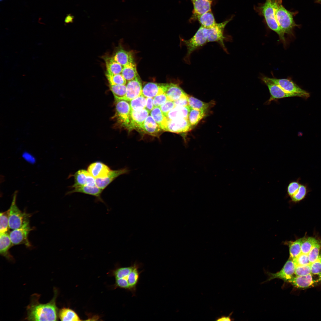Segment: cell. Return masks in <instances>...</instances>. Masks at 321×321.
Returning <instances> with one entry per match:
<instances>
[{
	"label": "cell",
	"instance_id": "6da1fadb",
	"mask_svg": "<svg viewBox=\"0 0 321 321\" xmlns=\"http://www.w3.org/2000/svg\"><path fill=\"white\" fill-rule=\"evenodd\" d=\"M53 298L49 302L40 303V295L35 294L31 298V302L26 307V320L29 321H56L58 316L56 304L57 291L54 288Z\"/></svg>",
	"mask_w": 321,
	"mask_h": 321
},
{
	"label": "cell",
	"instance_id": "7a4b0ae2",
	"mask_svg": "<svg viewBox=\"0 0 321 321\" xmlns=\"http://www.w3.org/2000/svg\"><path fill=\"white\" fill-rule=\"evenodd\" d=\"M141 266V264L136 262L129 266L116 269L114 274L116 286L130 291L133 296L135 295L140 274L143 271L139 270Z\"/></svg>",
	"mask_w": 321,
	"mask_h": 321
},
{
	"label": "cell",
	"instance_id": "3957f363",
	"mask_svg": "<svg viewBox=\"0 0 321 321\" xmlns=\"http://www.w3.org/2000/svg\"><path fill=\"white\" fill-rule=\"evenodd\" d=\"M277 0H266L262 3L259 4L254 7V10L262 16L268 27L278 35L284 45L286 44L284 34L277 22L275 15V10Z\"/></svg>",
	"mask_w": 321,
	"mask_h": 321
},
{
	"label": "cell",
	"instance_id": "277c9868",
	"mask_svg": "<svg viewBox=\"0 0 321 321\" xmlns=\"http://www.w3.org/2000/svg\"><path fill=\"white\" fill-rule=\"evenodd\" d=\"M296 12H291L282 5V0H277L275 10L276 21L284 34L292 35L293 29L299 26L294 20L293 17Z\"/></svg>",
	"mask_w": 321,
	"mask_h": 321
},
{
	"label": "cell",
	"instance_id": "5b68a950",
	"mask_svg": "<svg viewBox=\"0 0 321 321\" xmlns=\"http://www.w3.org/2000/svg\"><path fill=\"white\" fill-rule=\"evenodd\" d=\"M232 19L231 18L222 22L217 23L215 26L210 28H205L201 26L208 42H217L226 53L228 51L224 42L226 40H231V38L224 35V30L226 25Z\"/></svg>",
	"mask_w": 321,
	"mask_h": 321
},
{
	"label": "cell",
	"instance_id": "8992f818",
	"mask_svg": "<svg viewBox=\"0 0 321 321\" xmlns=\"http://www.w3.org/2000/svg\"><path fill=\"white\" fill-rule=\"evenodd\" d=\"M17 193V191L14 192L11 206L8 210L9 228L12 230L21 227L25 221L29 220L31 216L30 214L21 211L16 205Z\"/></svg>",
	"mask_w": 321,
	"mask_h": 321
},
{
	"label": "cell",
	"instance_id": "52a82bcc",
	"mask_svg": "<svg viewBox=\"0 0 321 321\" xmlns=\"http://www.w3.org/2000/svg\"><path fill=\"white\" fill-rule=\"evenodd\" d=\"M125 99H115V114L117 123L120 127L128 130L130 121L131 109L129 102Z\"/></svg>",
	"mask_w": 321,
	"mask_h": 321
},
{
	"label": "cell",
	"instance_id": "ba28073f",
	"mask_svg": "<svg viewBox=\"0 0 321 321\" xmlns=\"http://www.w3.org/2000/svg\"><path fill=\"white\" fill-rule=\"evenodd\" d=\"M180 40L181 44L187 48V53L184 60L189 64L190 63V57L191 54L208 43L201 26L190 39L186 40L181 38Z\"/></svg>",
	"mask_w": 321,
	"mask_h": 321
},
{
	"label": "cell",
	"instance_id": "9c48e42d",
	"mask_svg": "<svg viewBox=\"0 0 321 321\" xmlns=\"http://www.w3.org/2000/svg\"><path fill=\"white\" fill-rule=\"evenodd\" d=\"M268 79L281 87L283 90L294 96L307 98L310 96L309 93L303 89L288 78L278 79L266 77Z\"/></svg>",
	"mask_w": 321,
	"mask_h": 321
},
{
	"label": "cell",
	"instance_id": "30bf717a",
	"mask_svg": "<svg viewBox=\"0 0 321 321\" xmlns=\"http://www.w3.org/2000/svg\"><path fill=\"white\" fill-rule=\"evenodd\" d=\"M31 230L29 220L25 221L20 227L13 229L9 233L12 244L14 245L24 244L27 246H30L31 244L28 237Z\"/></svg>",
	"mask_w": 321,
	"mask_h": 321
},
{
	"label": "cell",
	"instance_id": "8fae6325",
	"mask_svg": "<svg viewBox=\"0 0 321 321\" xmlns=\"http://www.w3.org/2000/svg\"><path fill=\"white\" fill-rule=\"evenodd\" d=\"M296 265L293 259H289L286 262L281 270L276 273H268L269 276L267 281L279 278L286 282L289 281L294 277Z\"/></svg>",
	"mask_w": 321,
	"mask_h": 321
},
{
	"label": "cell",
	"instance_id": "7c38bea8",
	"mask_svg": "<svg viewBox=\"0 0 321 321\" xmlns=\"http://www.w3.org/2000/svg\"><path fill=\"white\" fill-rule=\"evenodd\" d=\"M193 128L188 119H168L165 131L176 133H183L190 131Z\"/></svg>",
	"mask_w": 321,
	"mask_h": 321
},
{
	"label": "cell",
	"instance_id": "4fadbf2b",
	"mask_svg": "<svg viewBox=\"0 0 321 321\" xmlns=\"http://www.w3.org/2000/svg\"><path fill=\"white\" fill-rule=\"evenodd\" d=\"M168 84L145 82L142 86V94L146 97L154 98L165 93Z\"/></svg>",
	"mask_w": 321,
	"mask_h": 321
},
{
	"label": "cell",
	"instance_id": "5bb4252c",
	"mask_svg": "<svg viewBox=\"0 0 321 321\" xmlns=\"http://www.w3.org/2000/svg\"><path fill=\"white\" fill-rule=\"evenodd\" d=\"M261 79L267 86L270 95L268 103L276 99L294 96L286 92L278 85L268 79L266 76H262Z\"/></svg>",
	"mask_w": 321,
	"mask_h": 321
},
{
	"label": "cell",
	"instance_id": "9a60e30c",
	"mask_svg": "<svg viewBox=\"0 0 321 321\" xmlns=\"http://www.w3.org/2000/svg\"><path fill=\"white\" fill-rule=\"evenodd\" d=\"M149 113L145 108L138 111L131 110L130 123L128 130L131 131L135 130L140 132L142 124Z\"/></svg>",
	"mask_w": 321,
	"mask_h": 321
},
{
	"label": "cell",
	"instance_id": "2e32d148",
	"mask_svg": "<svg viewBox=\"0 0 321 321\" xmlns=\"http://www.w3.org/2000/svg\"><path fill=\"white\" fill-rule=\"evenodd\" d=\"M163 131L150 115H149L142 124L139 132L159 137Z\"/></svg>",
	"mask_w": 321,
	"mask_h": 321
},
{
	"label": "cell",
	"instance_id": "e0dca14e",
	"mask_svg": "<svg viewBox=\"0 0 321 321\" xmlns=\"http://www.w3.org/2000/svg\"><path fill=\"white\" fill-rule=\"evenodd\" d=\"M126 85L127 91L125 100L129 101L142 94V85L139 75L128 82Z\"/></svg>",
	"mask_w": 321,
	"mask_h": 321
},
{
	"label": "cell",
	"instance_id": "ac0fdd59",
	"mask_svg": "<svg viewBox=\"0 0 321 321\" xmlns=\"http://www.w3.org/2000/svg\"><path fill=\"white\" fill-rule=\"evenodd\" d=\"M73 176L74 183L72 186L73 188L86 185H96L95 179L85 170H79Z\"/></svg>",
	"mask_w": 321,
	"mask_h": 321
},
{
	"label": "cell",
	"instance_id": "d6986e66",
	"mask_svg": "<svg viewBox=\"0 0 321 321\" xmlns=\"http://www.w3.org/2000/svg\"><path fill=\"white\" fill-rule=\"evenodd\" d=\"M111 170L107 165L101 162L97 161L90 164L87 171L95 179L106 177Z\"/></svg>",
	"mask_w": 321,
	"mask_h": 321
},
{
	"label": "cell",
	"instance_id": "ffe728a7",
	"mask_svg": "<svg viewBox=\"0 0 321 321\" xmlns=\"http://www.w3.org/2000/svg\"><path fill=\"white\" fill-rule=\"evenodd\" d=\"M73 189L67 193L69 194L74 193H80L95 196L97 201L105 202L102 199L101 195L103 190L98 188L96 185H86L75 187Z\"/></svg>",
	"mask_w": 321,
	"mask_h": 321
},
{
	"label": "cell",
	"instance_id": "44dd1931",
	"mask_svg": "<svg viewBox=\"0 0 321 321\" xmlns=\"http://www.w3.org/2000/svg\"><path fill=\"white\" fill-rule=\"evenodd\" d=\"M129 171L128 169L126 168L117 170H111L106 177L95 179L96 185L99 188L103 190L117 177L121 175L128 173Z\"/></svg>",
	"mask_w": 321,
	"mask_h": 321
},
{
	"label": "cell",
	"instance_id": "7402d4cb",
	"mask_svg": "<svg viewBox=\"0 0 321 321\" xmlns=\"http://www.w3.org/2000/svg\"><path fill=\"white\" fill-rule=\"evenodd\" d=\"M311 273L304 276H294L288 282L297 288H305L313 285L317 281Z\"/></svg>",
	"mask_w": 321,
	"mask_h": 321
},
{
	"label": "cell",
	"instance_id": "603a6c76",
	"mask_svg": "<svg viewBox=\"0 0 321 321\" xmlns=\"http://www.w3.org/2000/svg\"><path fill=\"white\" fill-rule=\"evenodd\" d=\"M165 93L168 100H176L188 95L177 84L173 83L168 84Z\"/></svg>",
	"mask_w": 321,
	"mask_h": 321
},
{
	"label": "cell",
	"instance_id": "cb8c5ba5",
	"mask_svg": "<svg viewBox=\"0 0 321 321\" xmlns=\"http://www.w3.org/2000/svg\"><path fill=\"white\" fill-rule=\"evenodd\" d=\"M13 245L8 232L0 233V254L9 260L13 259V257L10 254L9 250Z\"/></svg>",
	"mask_w": 321,
	"mask_h": 321
},
{
	"label": "cell",
	"instance_id": "d4e9b609",
	"mask_svg": "<svg viewBox=\"0 0 321 321\" xmlns=\"http://www.w3.org/2000/svg\"><path fill=\"white\" fill-rule=\"evenodd\" d=\"M213 0H193V13L195 17L211 11Z\"/></svg>",
	"mask_w": 321,
	"mask_h": 321
},
{
	"label": "cell",
	"instance_id": "484cf974",
	"mask_svg": "<svg viewBox=\"0 0 321 321\" xmlns=\"http://www.w3.org/2000/svg\"><path fill=\"white\" fill-rule=\"evenodd\" d=\"M190 109L189 106H176L167 114L168 119H188Z\"/></svg>",
	"mask_w": 321,
	"mask_h": 321
},
{
	"label": "cell",
	"instance_id": "4316f807",
	"mask_svg": "<svg viewBox=\"0 0 321 321\" xmlns=\"http://www.w3.org/2000/svg\"><path fill=\"white\" fill-rule=\"evenodd\" d=\"M112 57L114 61L123 66L133 61L131 53L122 48L117 50Z\"/></svg>",
	"mask_w": 321,
	"mask_h": 321
},
{
	"label": "cell",
	"instance_id": "83f0119b",
	"mask_svg": "<svg viewBox=\"0 0 321 321\" xmlns=\"http://www.w3.org/2000/svg\"><path fill=\"white\" fill-rule=\"evenodd\" d=\"M150 115L164 131L166 129L168 119L162 112L160 107H155L150 112Z\"/></svg>",
	"mask_w": 321,
	"mask_h": 321
},
{
	"label": "cell",
	"instance_id": "f1b7e54d",
	"mask_svg": "<svg viewBox=\"0 0 321 321\" xmlns=\"http://www.w3.org/2000/svg\"><path fill=\"white\" fill-rule=\"evenodd\" d=\"M104 59L106 68V73L110 74H121L124 66L114 61L112 57H106Z\"/></svg>",
	"mask_w": 321,
	"mask_h": 321
},
{
	"label": "cell",
	"instance_id": "f546056e",
	"mask_svg": "<svg viewBox=\"0 0 321 321\" xmlns=\"http://www.w3.org/2000/svg\"><path fill=\"white\" fill-rule=\"evenodd\" d=\"M201 26L205 28H210L215 25L216 22L211 11L195 16Z\"/></svg>",
	"mask_w": 321,
	"mask_h": 321
},
{
	"label": "cell",
	"instance_id": "4dcf8cb0",
	"mask_svg": "<svg viewBox=\"0 0 321 321\" xmlns=\"http://www.w3.org/2000/svg\"><path fill=\"white\" fill-rule=\"evenodd\" d=\"M121 74L128 82L137 76L139 75L136 64L134 62H131L124 66Z\"/></svg>",
	"mask_w": 321,
	"mask_h": 321
},
{
	"label": "cell",
	"instance_id": "1f68e13d",
	"mask_svg": "<svg viewBox=\"0 0 321 321\" xmlns=\"http://www.w3.org/2000/svg\"><path fill=\"white\" fill-rule=\"evenodd\" d=\"M188 105L191 108L207 112L211 103H205L191 96L188 95Z\"/></svg>",
	"mask_w": 321,
	"mask_h": 321
},
{
	"label": "cell",
	"instance_id": "d6a6232c",
	"mask_svg": "<svg viewBox=\"0 0 321 321\" xmlns=\"http://www.w3.org/2000/svg\"><path fill=\"white\" fill-rule=\"evenodd\" d=\"M207 112L190 108L188 119L193 128L206 115Z\"/></svg>",
	"mask_w": 321,
	"mask_h": 321
},
{
	"label": "cell",
	"instance_id": "836d02e7",
	"mask_svg": "<svg viewBox=\"0 0 321 321\" xmlns=\"http://www.w3.org/2000/svg\"><path fill=\"white\" fill-rule=\"evenodd\" d=\"M58 316L62 321H80L77 314L73 310L69 308H63L58 312Z\"/></svg>",
	"mask_w": 321,
	"mask_h": 321
},
{
	"label": "cell",
	"instance_id": "e575fe53",
	"mask_svg": "<svg viewBox=\"0 0 321 321\" xmlns=\"http://www.w3.org/2000/svg\"><path fill=\"white\" fill-rule=\"evenodd\" d=\"M304 237L299 238L294 241L289 242L290 259H293L301 253V244Z\"/></svg>",
	"mask_w": 321,
	"mask_h": 321
},
{
	"label": "cell",
	"instance_id": "d590c367",
	"mask_svg": "<svg viewBox=\"0 0 321 321\" xmlns=\"http://www.w3.org/2000/svg\"><path fill=\"white\" fill-rule=\"evenodd\" d=\"M311 190L307 183H301L297 192L291 197L292 201L295 203L301 201L306 197Z\"/></svg>",
	"mask_w": 321,
	"mask_h": 321
},
{
	"label": "cell",
	"instance_id": "8d00e7d4",
	"mask_svg": "<svg viewBox=\"0 0 321 321\" xmlns=\"http://www.w3.org/2000/svg\"><path fill=\"white\" fill-rule=\"evenodd\" d=\"M110 88L115 99H125L127 93L125 85H110Z\"/></svg>",
	"mask_w": 321,
	"mask_h": 321
},
{
	"label": "cell",
	"instance_id": "74e56055",
	"mask_svg": "<svg viewBox=\"0 0 321 321\" xmlns=\"http://www.w3.org/2000/svg\"><path fill=\"white\" fill-rule=\"evenodd\" d=\"M147 97L142 94L129 101L132 110L138 111L145 108Z\"/></svg>",
	"mask_w": 321,
	"mask_h": 321
},
{
	"label": "cell",
	"instance_id": "f35d334b",
	"mask_svg": "<svg viewBox=\"0 0 321 321\" xmlns=\"http://www.w3.org/2000/svg\"><path fill=\"white\" fill-rule=\"evenodd\" d=\"M317 240L313 237H306L305 236L301 244V253L308 254Z\"/></svg>",
	"mask_w": 321,
	"mask_h": 321
},
{
	"label": "cell",
	"instance_id": "ab89813d",
	"mask_svg": "<svg viewBox=\"0 0 321 321\" xmlns=\"http://www.w3.org/2000/svg\"><path fill=\"white\" fill-rule=\"evenodd\" d=\"M321 240H318L308 254L309 262L312 263L318 259L321 253Z\"/></svg>",
	"mask_w": 321,
	"mask_h": 321
},
{
	"label": "cell",
	"instance_id": "60d3db41",
	"mask_svg": "<svg viewBox=\"0 0 321 321\" xmlns=\"http://www.w3.org/2000/svg\"><path fill=\"white\" fill-rule=\"evenodd\" d=\"M110 85H126L127 81L121 74H110L106 73Z\"/></svg>",
	"mask_w": 321,
	"mask_h": 321
},
{
	"label": "cell",
	"instance_id": "b9f144b4",
	"mask_svg": "<svg viewBox=\"0 0 321 321\" xmlns=\"http://www.w3.org/2000/svg\"><path fill=\"white\" fill-rule=\"evenodd\" d=\"M311 274L317 277L318 281H321V253L318 259L310 264Z\"/></svg>",
	"mask_w": 321,
	"mask_h": 321
},
{
	"label": "cell",
	"instance_id": "7bdbcfd3",
	"mask_svg": "<svg viewBox=\"0 0 321 321\" xmlns=\"http://www.w3.org/2000/svg\"><path fill=\"white\" fill-rule=\"evenodd\" d=\"M9 229L7 210L0 214V233L8 232Z\"/></svg>",
	"mask_w": 321,
	"mask_h": 321
},
{
	"label": "cell",
	"instance_id": "ee69618b",
	"mask_svg": "<svg viewBox=\"0 0 321 321\" xmlns=\"http://www.w3.org/2000/svg\"><path fill=\"white\" fill-rule=\"evenodd\" d=\"M300 178H299L296 180L290 182L288 184L287 188L288 195L291 197L294 195L298 190L301 184L300 182Z\"/></svg>",
	"mask_w": 321,
	"mask_h": 321
},
{
	"label": "cell",
	"instance_id": "f6af8a7d",
	"mask_svg": "<svg viewBox=\"0 0 321 321\" xmlns=\"http://www.w3.org/2000/svg\"><path fill=\"white\" fill-rule=\"evenodd\" d=\"M310 264L296 266L295 270V276H304L311 274V268Z\"/></svg>",
	"mask_w": 321,
	"mask_h": 321
},
{
	"label": "cell",
	"instance_id": "bcb514c9",
	"mask_svg": "<svg viewBox=\"0 0 321 321\" xmlns=\"http://www.w3.org/2000/svg\"><path fill=\"white\" fill-rule=\"evenodd\" d=\"M296 266L310 265L308 254L301 253L297 257L293 259Z\"/></svg>",
	"mask_w": 321,
	"mask_h": 321
},
{
	"label": "cell",
	"instance_id": "7dc6e473",
	"mask_svg": "<svg viewBox=\"0 0 321 321\" xmlns=\"http://www.w3.org/2000/svg\"><path fill=\"white\" fill-rule=\"evenodd\" d=\"M175 106L174 101L168 100L160 107L163 114L166 117L169 112Z\"/></svg>",
	"mask_w": 321,
	"mask_h": 321
},
{
	"label": "cell",
	"instance_id": "c3c4849f",
	"mask_svg": "<svg viewBox=\"0 0 321 321\" xmlns=\"http://www.w3.org/2000/svg\"><path fill=\"white\" fill-rule=\"evenodd\" d=\"M153 98L154 107H160L168 100L165 93L157 95Z\"/></svg>",
	"mask_w": 321,
	"mask_h": 321
},
{
	"label": "cell",
	"instance_id": "681fc988",
	"mask_svg": "<svg viewBox=\"0 0 321 321\" xmlns=\"http://www.w3.org/2000/svg\"><path fill=\"white\" fill-rule=\"evenodd\" d=\"M188 95L184 96L179 99L174 101L176 106H188Z\"/></svg>",
	"mask_w": 321,
	"mask_h": 321
},
{
	"label": "cell",
	"instance_id": "f907efd6",
	"mask_svg": "<svg viewBox=\"0 0 321 321\" xmlns=\"http://www.w3.org/2000/svg\"><path fill=\"white\" fill-rule=\"evenodd\" d=\"M22 157L27 162L31 164L35 163L36 162L35 158L31 154L24 152L22 154Z\"/></svg>",
	"mask_w": 321,
	"mask_h": 321
},
{
	"label": "cell",
	"instance_id": "816d5d0a",
	"mask_svg": "<svg viewBox=\"0 0 321 321\" xmlns=\"http://www.w3.org/2000/svg\"><path fill=\"white\" fill-rule=\"evenodd\" d=\"M153 98L147 97L146 104L145 108L150 113L154 108Z\"/></svg>",
	"mask_w": 321,
	"mask_h": 321
},
{
	"label": "cell",
	"instance_id": "f5cc1de1",
	"mask_svg": "<svg viewBox=\"0 0 321 321\" xmlns=\"http://www.w3.org/2000/svg\"><path fill=\"white\" fill-rule=\"evenodd\" d=\"M231 314H230L229 316H222L220 317H219L216 320L217 321H229L232 320L231 318Z\"/></svg>",
	"mask_w": 321,
	"mask_h": 321
},
{
	"label": "cell",
	"instance_id": "db71d44e",
	"mask_svg": "<svg viewBox=\"0 0 321 321\" xmlns=\"http://www.w3.org/2000/svg\"><path fill=\"white\" fill-rule=\"evenodd\" d=\"M317 1L318 2L321 3V0H317Z\"/></svg>",
	"mask_w": 321,
	"mask_h": 321
},
{
	"label": "cell",
	"instance_id": "11a10c76",
	"mask_svg": "<svg viewBox=\"0 0 321 321\" xmlns=\"http://www.w3.org/2000/svg\"><path fill=\"white\" fill-rule=\"evenodd\" d=\"M1 0V1H2V0Z\"/></svg>",
	"mask_w": 321,
	"mask_h": 321
},
{
	"label": "cell",
	"instance_id": "9f6ffc18",
	"mask_svg": "<svg viewBox=\"0 0 321 321\" xmlns=\"http://www.w3.org/2000/svg\"></svg>",
	"mask_w": 321,
	"mask_h": 321
}]
</instances>
